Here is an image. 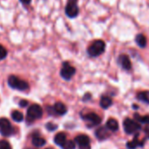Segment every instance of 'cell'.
Here are the masks:
<instances>
[{
	"instance_id": "obj_7",
	"label": "cell",
	"mask_w": 149,
	"mask_h": 149,
	"mask_svg": "<svg viewBox=\"0 0 149 149\" xmlns=\"http://www.w3.org/2000/svg\"><path fill=\"white\" fill-rule=\"evenodd\" d=\"M74 73H76V68L74 67L68 65V62L63 63L62 68L61 70V76L62 78H64L65 80H69L74 74Z\"/></svg>"
},
{
	"instance_id": "obj_6",
	"label": "cell",
	"mask_w": 149,
	"mask_h": 149,
	"mask_svg": "<svg viewBox=\"0 0 149 149\" xmlns=\"http://www.w3.org/2000/svg\"><path fill=\"white\" fill-rule=\"evenodd\" d=\"M0 132L4 136H10L13 132L10 121L6 118H0Z\"/></svg>"
},
{
	"instance_id": "obj_3",
	"label": "cell",
	"mask_w": 149,
	"mask_h": 149,
	"mask_svg": "<svg viewBox=\"0 0 149 149\" xmlns=\"http://www.w3.org/2000/svg\"><path fill=\"white\" fill-rule=\"evenodd\" d=\"M8 84L13 89L18 90V91H24L28 90V88H29V85L26 81L20 80L17 77H14V76H11L8 78Z\"/></svg>"
},
{
	"instance_id": "obj_16",
	"label": "cell",
	"mask_w": 149,
	"mask_h": 149,
	"mask_svg": "<svg viewBox=\"0 0 149 149\" xmlns=\"http://www.w3.org/2000/svg\"><path fill=\"white\" fill-rule=\"evenodd\" d=\"M111 104H112V100H111L110 97H103L101 98L100 105H101L102 108L107 109V108H109V107L111 105Z\"/></svg>"
},
{
	"instance_id": "obj_20",
	"label": "cell",
	"mask_w": 149,
	"mask_h": 149,
	"mask_svg": "<svg viewBox=\"0 0 149 149\" xmlns=\"http://www.w3.org/2000/svg\"><path fill=\"white\" fill-rule=\"evenodd\" d=\"M134 118L139 122L149 125V115H147V116H139V114L136 113V114H134Z\"/></svg>"
},
{
	"instance_id": "obj_17",
	"label": "cell",
	"mask_w": 149,
	"mask_h": 149,
	"mask_svg": "<svg viewBox=\"0 0 149 149\" xmlns=\"http://www.w3.org/2000/svg\"><path fill=\"white\" fill-rule=\"evenodd\" d=\"M137 97L140 101L149 104V91H142L139 93Z\"/></svg>"
},
{
	"instance_id": "obj_18",
	"label": "cell",
	"mask_w": 149,
	"mask_h": 149,
	"mask_svg": "<svg viewBox=\"0 0 149 149\" xmlns=\"http://www.w3.org/2000/svg\"><path fill=\"white\" fill-rule=\"evenodd\" d=\"M33 144L36 147H40V146H43L46 144V140L43 138H40V137H34L33 139Z\"/></svg>"
},
{
	"instance_id": "obj_26",
	"label": "cell",
	"mask_w": 149,
	"mask_h": 149,
	"mask_svg": "<svg viewBox=\"0 0 149 149\" xmlns=\"http://www.w3.org/2000/svg\"><path fill=\"white\" fill-rule=\"evenodd\" d=\"M19 1H20V3L21 4H23L24 6H29L30 4H31V1H32V0H19Z\"/></svg>"
},
{
	"instance_id": "obj_13",
	"label": "cell",
	"mask_w": 149,
	"mask_h": 149,
	"mask_svg": "<svg viewBox=\"0 0 149 149\" xmlns=\"http://www.w3.org/2000/svg\"><path fill=\"white\" fill-rule=\"evenodd\" d=\"M106 126L109 130L115 132L118 129V123L117 122V120H115L113 118H110L106 123Z\"/></svg>"
},
{
	"instance_id": "obj_8",
	"label": "cell",
	"mask_w": 149,
	"mask_h": 149,
	"mask_svg": "<svg viewBox=\"0 0 149 149\" xmlns=\"http://www.w3.org/2000/svg\"><path fill=\"white\" fill-rule=\"evenodd\" d=\"M74 143H77L80 149H91L90 139L86 135H78L74 139Z\"/></svg>"
},
{
	"instance_id": "obj_11",
	"label": "cell",
	"mask_w": 149,
	"mask_h": 149,
	"mask_svg": "<svg viewBox=\"0 0 149 149\" xmlns=\"http://www.w3.org/2000/svg\"><path fill=\"white\" fill-rule=\"evenodd\" d=\"M54 111H55L57 114H59V115H64V114L67 112V108H66V106H65L62 103H61V102L56 103V104H54Z\"/></svg>"
},
{
	"instance_id": "obj_21",
	"label": "cell",
	"mask_w": 149,
	"mask_h": 149,
	"mask_svg": "<svg viewBox=\"0 0 149 149\" xmlns=\"http://www.w3.org/2000/svg\"><path fill=\"white\" fill-rule=\"evenodd\" d=\"M138 146H141V145L139 144V142L137 137H135V138L133 139V140L129 141V142H127V144H126V146H127L129 149H135Z\"/></svg>"
},
{
	"instance_id": "obj_14",
	"label": "cell",
	"mask_w": 149,
	"mask_h": 149,
	"mask_svg": "<svg viewBox=\"0 0 149 149\" xmlns=\"http://www.w3.org/2000/svg\"><path fill=\"white\" fill-rule=\"evenodd\" d=\"M96 136H97L99 139H105L106 138L109 137V133H108L106 128H99V129L96 132Z\"/></svg>"
},
{
	"instance_id": "obj_25",
	"label": "cell",
	"mask_w": 149,
	"mask_h": 149,
	"mask_svg": "<svg viewBox=\"0 0 149 149\" xmlns=\"http://www.w3.org/2000/svg\"><path fill=\"white\" fill-rule=\"evenodd\" d=\"M57 128V125H53L52 123H48L47 125V129L49 130V131H54Z\"/></svg>"
},
{
	"instance_id": "obj_5",
	"label": "cell",
	"mask_w": 149,
	"mask_h": 149,
	"mask_svg": "<svg viewBox=\"0 0 149 149\" xmlns=\"http://www.w3.org/2000/svg\"><path fill=\"white\" fill-rule=\"evenodd\" d=\"M43 111L40 105L33 104L27 110V118L28 119H38L42 117Z\"/></svg>"
},
{
	"instance_id": "obj_2",
	"label": "cell",
	"mask_w": 149,
	"mask_h": 149,
	"mask_svg": "<svg viewBox=\"0 0 149 149\" xmlns=\"http://www.w3.org/2000/svg\"><path fill=\"white\" fill-rule=\"evenodd\" d=\"M65 14L70 19H74L78 16L79 8L77 6V0H68L65 7Z\"/></svg>"
},
{
	"instance_id": "obj_4",
	"label": "cell",
	"mask_w": 149,
	"mask_h": 149,
	"mask_svg": "<svg viewBox=\"0 0 149 149\" xmlns=\"http://www.w3.org/2000/svg\"><path fill=\"white\" fill-rule=\"evenodd\" d=\"M123 125H124V129H125V132L128 134H132L134 132H136L138 130L140 129V125L134 120L132 119H130V118H126L124 123H123Z\"/></svg>"
},
{
	"instance_id": "obj_27",
	"label": "cell",
	"mask_w": 149,
	"mask_h": 149,
	"mask_svg": "<svg viewBox=\"0 0 149 149\" xmlns=\"http://www.w3.org/2000/svg\"><path fill=\"white\" fill-rule=\"evenodd\" d=\"M27 104H28V102L26 100H21L19 102V106L20 107H26V106H27Z\"/></svg>"
},
{
	"instance_id": "obj_9",
	"label": "cell",
	"mask_w": 149,
	"mask_h": 149,
	"mask_svg": "<svg viewBox=\"0 0 149 149\" xmlns=\"http://www.w3.org/2000/svg\"><path fill=\"white\" fill-rule=\"evenodd\" d=\"M84 119L90 124V125H97L101 123V118L96 113L91 112L84 117Z\"/></svg>"
},
{
	"instance_id": "obj_15",
	"label": "cell",
	"mask_w": 149,
	"mask_h": 149,
	"mask_svg": "<svg viewBox=\"0 0 149 149\" xmlns=\"http://www.w3.org/2000/svg\"><path fill=\"white\" fill-rule=\"evenodd\" d=\"M136 43L140 47H145L146 46V39L143 34H138L135 38Z\"/></svg>"
},
{
	"instance_id": "obj_22",
	"label": "cell",
	"mask_w": 149,
	"mask_h": 149,
	"mask_svg": "<svg viewBox=\"0 0 149 149\" xmlns=\"http://www.w3.org/2000/svg\"><path fill=\"white\" fill-rule=\"evenodd\" d=\"M61 147L62 149H74L76 148V143L72 140H66V142L63 144Z\"/></svg>"
},
{
	"instance_id": "obj_23",
	"label": "cell",
	"mask_w": 149,
	"mask_h": 149,
	"mask_svg": "<svg viewBox=\"0 0 149 149\" xmlns=\"http://www.w3.org/2000/svg\"><path fill=\"white\" fill-rule=\"evenodd\" d=\"M0 149H12L11 145L6 140H0Z\"/></svg>"
},
{
	"instance_id": "obj_28",
	"label": "cell",
	"mask_w": 149,
	"mask_h": 149,
	"mask_svg": "<svg viewBox=\"0 0 149 149\" xmlns=\"http://www.w3.org/2000/svg\"><path fill=\"white\" fill-rule=\"evenodd\" d=\"M47 149H52V148H47Z\"/></svg>"
},
{
	"instance_id": "obj_24",
	"label": "cell",
	"mask_w": 149,
	"mask_h": 149,
	"mask_svg": "<svg viewBox=\"0 0 149 149\" xmlns=\"http://www.w3.org/2000/svg\"><path fill=\"white\" fill-rule=\"evenodd\" d=\"M7 55V51L6 49L2 46V45H0V60H3L6 57Z\"/></svg>"
},
{
	"instance_id": "obj_19",
	"label": "cell",
	"mask_w": 149,
	"mask_h": 149,
	"mask_svg": "<svg viewBox=\"0 0 149 149\" xmlns=\"http://www.w3.org/2000/svg\"><path fill=\"white\" fill-rule=\"evenodd\" d=\"M12 118H13V119L14 121H16V122H21V121L23 120V118H24V116H23V114H22L20 111H14L12 113Z\"/></svg>"
},
{
	"instance_id": "obj_10",
	"label": "cell",
	"mask_w": 149,
	"mask_h": 149,
	"mask_svg": "<svg viewBox=\"0 0 149 149\" xmlns=\"http://www.w3.org/2000/svg\"><path fill=\"white\" fill-rule=\"evenodd\" d=\"M118 61L120 63V65L122 66L123 68L126 69V70H129L131 68H132V64H131V61L130 59L128 58L127 55L125 54H122L119 56V59H118Z\"/></svg>"
},
{
	"instance_id": "obj_12",
	"label": "cell",
	"mask_w": 149,
	"mask_h": 149,
	"mask_svg": "<svg viewBox=\"0 0 149 149\" xmlns=\"http://www.w3.org/2000/svg\"><path fill=\"white\" fill-rule=\"evenodd\" d=\"M54 143L56 144V145H58V146H63V144L66 142V135H65V133H63V132H60V133H58V134H56L55 136H54Z\"/></svg>"
},
{
	"instance_id": "obj_1",
	"label": "cell",
	"mask_w": 149,
	"mask_h": 149,
	"mask_svg": "<svg viewBox=\"0 0 149 149\" xmlns=\"http://www.w3.org/2000/svg\"><path fill=\"white\" fill-rule=\"evenodd\" d=\"M105 49V43L104 40H95L88 48V54L92 57H97L102 54Z\"/></svg>"
}]
</instances>
